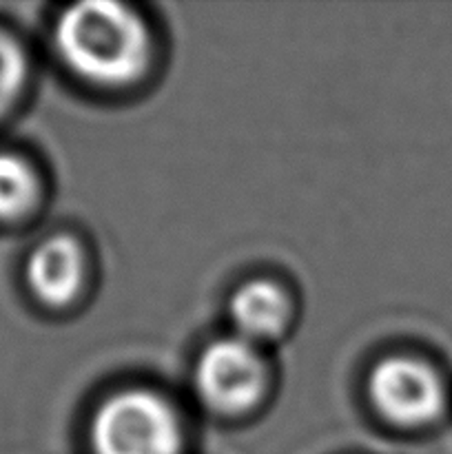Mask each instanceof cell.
Instances as JSON below:
<instances>
[{
  "mask_svg": "<svg viewBox=\"0 0 452 454\" xmlns=\"http://www.w3.org/2000/svg\"><path fill=\"white\" fill-rule=\"evenodd\" d=\"M27 78L22 49L7 34H0V115L12 109Z\"/></svg>",
  "mask_w": 452,
  "mask_h": 454,
  "instance_id": "ba28073f",
  "label": "cell"
},
{
  "mask_svg": "<svg viewBox=\"0 0 452 454\" xmlns=\"http://www.w3.org/2000/svg\"><path fill=\"white\" fill-rule=\"evenodd\" d=\"M370 399L377 411L399 426H424L441 412L443 386L433 368L410 357H390L370 375Z\"/></svg>",
  "mask_w": 452,
  "mask_h": 454,
  "instance_id": "277c9868",
  "label": "cell"
},
{
  "mask_svg": "<svg viewBox=\"0 0 452 454\" xmlns=\"http://www.w3.org/2000/svg\"><path fill=\"white\" fill-rule=\"evenodd\" d=\"M180 421L149 390H127L106 399L91 421L96 454H180Z\"/></svg>",
  "mask_w": 452,
  "mask_h": 454,
  "instance_id": "7a4b0ae2",
  "label": "cell"
},
{
  "mask_svg": "<svg viewBox=\"0 0 452 454\" xmlns=\"http://www.w3.org/2000/svg\"><path fill=\"white\" fill-rule=\"evenodd\" d=\"M288 317L286 295L270 282H248L230 297V319L246 341L269 340L284 328Z\"/></svg>",
  "mask_w": 452,
  "mask_h": 454,
  "instance_id": "8992f818",
  "label": "cell"
},
{
  "mask_svg": "<svg viewBox=\"0 0 452 454\" xmlns=\"http://www.w3.org/2000/svg\"><path fill=\"white\" fill-rule=\"evenodd\" d=\"M264 362L246 340H222L208 346L195 366L199 399L217 412H244L264 393Z\"/></svg>",
  "mask_w": 452,
  "mask_h": 454,
  "instance_id": "3957f363",
  "label": "cell"
},
{
  "mask_svg": "<svg viewBox=\"0 0 452 454\" xmlns=\"http://www.w3.org/2000/svg\"><path fill=\"white\" fill-rule=\"evenodd\" d=\"M27 279L34 295L44 304H69L84 279V255L78 242L58 235L40 244L27 266Z\"/></svg>",
  "mask_w": 452,
  "mask_h": 454,
  "instance_id": "5b68a950",
  "label": "cell"
},
{
  "mask_svg": "<svg viewBox=\"0 0 452 454\" xmlns=\"http://www.w3.org/2000/svg\"><path fill=\"white\" fill-rule=\"evenodd\" d=\"M38 198V177L29 162L13 153H0V220L25 215Z\"/></svg>",
  "mask_w": 452,
  "mask_h": 454,
  "instance_id": "52a82bcc",
  "label": "cell"
},
{
  "mask_svg": "<svg viewBox=\"0 0 452 454\" xmlns=\"http://www.w3.org/2000/svg\"><path fill=\"white\" fill-rule=\"evenodd\" d=\"M62 60L89 82L118 87L133 82L149 62L151 38L137 13L111 0H89L65 9L56 22Z\"/></svg>",
  "mask_w": 452,
  "mask_h": 454,
  "instance_id": "6da1fadb",
  "label": "cell"
}]
</instances>
